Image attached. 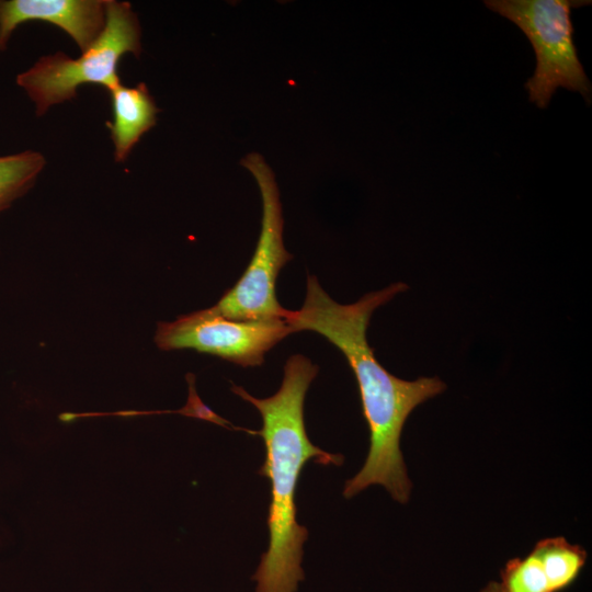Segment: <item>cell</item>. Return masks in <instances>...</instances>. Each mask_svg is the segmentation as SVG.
Instances as JSON below:
<instances>
[{
  "label": "cell",
  "mask_w": 592,
  "mask_h": 592,
  "mask_svg": "<svg viewBox=\"0 0 592 592\" xmlns=\"http://www.w3.org/2000/svg\"><path fill=\"white\" fill-rule=\"evenodd\" d=\"M406 289V284L395 283L353 304H340L316 276L308 275L303 306L289 310L285 319L293 333L312 331L325 337L344 355L355 376L369 449L363 467L344 485L346 499L380 485L399 503L409 501L412 482L400 449L401 433L410 413L446 388L437 377L398 378L377 361L368 344L366 332L375 309Z\"/></svg>",
  "instance_id": "1"
},
{
  "label": "cell",
  "mask_w": 592,
  "mask_h": 592,
  "mask_svg": "<svg viewBox=\"0 0 592 592\" xmlns=\"http://www.w3.org/2000/svg\"><path fill=\"white\" fill-rule=\"evenodd\" d=\"M318 373L308 357L294 354L284 365L278 390L267 398H255L240 386L231 390L253 405L261 414L257 432L265 445V460L259 470L269 478L271 499L267 514L269 548L261 555L252 579L255 592H296L305 579L303 545L308 531L297 522L296 489L301 469L309 459L321 465H341L343 456L312 444L307 435L304 402Z\"/></svg>",
  "instance_id": "2"
},
{
  "label": "cell",
  "mask_w": 592,
  "mask_h": 592,
  "mask_svg": "<svg viewBox=\"0 0 592 592\" xmlns=\"http://www.w3.org/2000/svg\"><path fill=\"white\" fill-rule=\"evenodd\" d=\"M141 29L129 2L106 0L105 26L98 39L78 58L61 52L41 57L16 77L35 104L37 116L55 104L72 100L78 87L99 84L107 91L121 82L117 67L121 58L141 53Z\"/></svg>",
  "instance_id": "3"
},
{
  "label": "cell",
  "mask_w": 592,
  "mask_h": 592,
  "mask_svg": "<svg viewBox=\"0 0 592 592\" xmlns=\"http://www.w3.org/2000/svg\"><path fill=\"white\" fill-rule=\"evenodd\" d=\"M491 11L513 22L528 38L536 57L526 81L528 100L546 109L558 88L578 92L591 103L592 86L573 42L571 9L587 0H486Z\"/></svg>",
  "instance_id": "4"
},
{
  "label": "cell",
  "mask_w": 592,
  "mask_h": 592,
  "mask_svg": "<svg viewBox=\"0 0 592 592\" xmlns=\"http://www.w3.org/2000/svg\"><path fill=\"white\" fill-rule=\"evenodd\" d=\"M241 164L255 178L262 196L261 232L255 251L238 282L212 306L234 320L286 319L275 293L281 269L293 258L283 243V216L280 192L272 169L263 157L252 152Z\"/></svg>",
  "instance_id": "5"
},
{
  "label": "cell",
  "mask_w": 592,
  "mask_h": 592,
  "mask_svg": "<svg viewBox=\"0 0 592 592\" xmlns=\"http://www.w3.org/2000/svg\"><path fill=\"white\" fill-rule=\"evenodd\" d=\"M291 333L285 319L234 320L209 307L159 322L155 343L163 351L192 349L253 367L262 365L265 353Z\"/></svg>",
  "instance_id": "6"
},
{
  "label": "cell",
  "mask_w": 592,
  "mask_h": 592,
  "mask_svg": "<svg viewBox=\"0 0 592 592\" xmlns=\"http://www.w3.org/2000/svg\"><path fill=\"white\" fill-rule=\"evenodd\" d=\"M105 19L106 0H0V50L20 24L38 21L60 27L84 52L102 33Z\"/></svg>",
  "instance_id": "7"
},
{
  "label": "cell",
  "mask_w": 592,
  "mask_h": 592,
  "mask_svg": "<svg viewBox=\"0 0 592 592\" xmlns=\"http://www.w3.org/2000/svg\"><path fill=\"white\" fill-rule=\"evenodd\" d=\"M111 96L113 121L107 122L111 139L114 144L116 162L127 159L141 136L157 123L160 109L144 82L136 87L122 83L109 90Z\"/></svg>",
  "instance_id": "8"
},
{
  "label": "cell",
  "mask_w": 592,
  "mask_h": 592,
  "mask_svg": "<svg viewBox=\"0 0 592 592\" xmlns=\"http://www.w3.org/2000/svg\"><path fill=\"white\" fill-rule=\"evenodd\" d=\"M532 551L542 562L550 592L569 588L578 579L587 561L585 549L569 543L562 536L540 539Z\"/></svg>",
  "instance_id": "9"
},
{
  "label": "cell",
  "mask_w": 592,
  "mask_h": 592,
  "mask_svg": "<svg viewBox=\"0 0 592 592\" xmlns=\"http://www.w3.org/2000/svg\"><path fill=\"white\" fill-rule=\"evenodd\" d=\"M46 164L37 151L0 156V212L29 192Z\"/></svg>",
  "instance_id": "10"
},
{
  "label": "cell",
  "mask_w": 592,
  "mask_h": 592,
  "mask_svg": "<svg viewBox=\"0 0 592 592\" xmlns=\"http://www.w3.org/2000/svg\"><path fill=\"white\" fill-rule=\"evenodd\" d=\"M500 576L502 592H550L542 562L532 550L524 558L510 559Z\"/></svg>",
  "instance_id": "11"
},
{
  "label": "cell",
  "mask_w": 592,
  "mask_h": 592,
  "mask_svg": "<svg viewBox=\"0 0 592 592\" xmlns=\"http://www.w3.org/2000/svg\"><path fill=\"white\" fill-rule=\"evenodd\" d=\"M480 592H502V589L499 582L490 581Z\"/></svg>",
  "instance_id": "12"
}]
</instances>
